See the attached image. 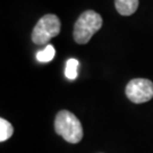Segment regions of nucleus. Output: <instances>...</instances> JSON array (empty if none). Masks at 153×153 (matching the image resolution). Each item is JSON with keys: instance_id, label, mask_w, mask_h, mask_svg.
<instances>
[{"instance_id": "nucleus-7", "label": "nucleus", "mask_w": 153, "mask_h": 153, "mask_svg": "<svg viewBox=\"0 0 153 153\" xmlns=\"http://www.w3.org/2000/svg\"><path fill=\"white\" fill-rule=\"evenodd\" d=\"M56 55V50L53 48V45L48 44L42 51H39L36 53V59L40 62H49L53 59V57Z\"/></svg>"}, {"instance_id": "nucleus-3", "label": "nucleus", "mask_w": 153, "mask_h": 153, "mask_svg": "<svg viewBox=\"0 0 153 153\" xmlns=\"http://www.w3.org/2000/svg\"><path fill=\"white\" fill-rule=\"evenodd\" d=\"M61 23L58 16L53 14L44 15L39 19L32 32V41L38 45L48 43L50 39L57 36L60 33Z\"/></svg>"}, {"instance_id": "nucleus-1", "label": "nucleus", "mask_w": 153, "mask_h": 153, "mask_svg": "<svg viewBox=\"0 0 153 153\" xmlns=\"http://www.w3.org/2000/svg\"><path fill=\"white\" fill-rule=\"evenodd\" d=\"M55 129L68 143L76 144L83 138V127L76 116L68 110H61L56 116Z\"/></svg>"}, {"instance_id": "nucleus-2", "label": "nucleus", "mask_w": 153, "mask_h": 153, "mask_svg": "<svg viewBox=\"0 0 153 153\" xmlns=\"http://www.w3.org/2000/svg\"><path fill=\"white\" fill-rule=\"evenodd\" d=\"M102 26V17L94 10L84 11L75 23L74 40L78 44H85L91 40L93 34Z\"/></svg>"}, {"instance_id": "nucleus-5", "label": "nucleus", "mask_w": 153, "mask_h": 153, "mask_svg": "<svg viewBox=\"0 0 153 153\" xmlns=\"http://www.w3.org/2000/svg\"><path fill=\"white\" fill-rule=\"evenodd\" d=\"M115 6L120 15L129 16L136 11L138 7V0H115Z\"/></svg>"}, {"instance_id": "nucleus-6", "label": "nucleus", "mask_w": 153, "mask_h": 153, "mask_svg": "<svg viewBox=\"0 0 153 153\" xmlns=\"http://www.w3.org/2000/svg\"><path fill=\"white\" fill-rule=\"evenodd\" d=\"M14 134V127L9 121L1 118L0 119V142H5Z\"/></svg>"}, {"instance_id": "nucleus-8", "label": "nucleus", "mask_w": 153, "mask_h": 153, "mask_svg": "<svg viewBox=\"0 0 153 153\" xmlns=\"http://www.w3.org/2000/svg\"><path fill=\"white\" fill-rule=\"evenodd\" d=\"M78 65H79L78 60H77V59H74V58H71V59H69V60L67 61V64H66V69H65V75L68 79L74 81L77 77Z\"/></svg>"}, {"instance_id": "nucleus-4", "label": "nucleus", "mask_w": 153, "mask_h": 153, "mask_svg": "<svg viewBox=\"0 0 153 153\" xmlns=\"http://www.w3.org/2000/svg\"><path fill=\"white\" fill-rule=\"evenodd\" d=\"M125 92L131 102L144 103L153 98V83L145 78H135L127 84Z\"/></svg>"}]
</instances>
